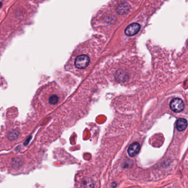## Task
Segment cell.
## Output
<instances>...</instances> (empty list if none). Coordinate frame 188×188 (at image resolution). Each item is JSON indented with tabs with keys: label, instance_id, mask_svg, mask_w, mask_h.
I'll return each mask as SVG.
<instances>
[{
	"label": "cell",
	"instance_id": "1",
	"mask_svg": "<svg viewBox=\"0 0 188 188\" xmlns=\"http://www.w3.org/2000/svg\"><path fill=\"white\" fill-rule=\"evenodd\" d=\"M90 59L89 57L86 54H81L76 57L75 59V66L78 69H84L86 68L89 63Z\"/></svg>",
	"mask_w": 188,
	"mask_h": 188
},
{
	"label": "cell",
	"instance_id": "2",
	"mask_svg": "<svg viewBox=\"0 0 188 188\" xmlns=\"http://www.w3.org/2000/svg\"><path fill=\"white\" fill-rule=\"evenodd\" d=\"M170 108L175 112H180L184 108V103L181 99L176 98L173 99L170 103Z\"/></svg>",
	"mask_w": 188,
	"mask_h": 188
},
{
	"label": "cell",
	"instance_id": "3",
	"mask_svg": "<svg viewBox=\"0 0 188 188\" xmlns=\"http://www.w3.org/2000/svg\"><path fill=\"white\" fill-rule=\"evenodd\" d=\"M140 25L137 23H133L129 25L125 30V33L129 36H132L137 34L140 29Z\"/></svg>",
	"mask_w": 188,
	"mask_h": 188
},
{
	"label": "cell",
	"instance_id": "4",
	"mask_svg": "<svg viewBox=\"0 0 188 188\" xmlns=\"http://www.w3.org/2000/svg\"><path fill=\"white\" fill-rule=\"evenodd\" d=\"M140 150V144L138 143H134L129 146L128 152L130 157H135L139 154Z\"/></svg>",
	"mask_w": 188,
	"mask_h": 188
},
{
	"label": "cell",
	"instance_id": "5",
	"mask_svg": "<svg viewBox=\"0 0 188 188\" xmlns=\"http://www.w3.org/2000/svg\"><path fill=\"white\" fill-rule=\"evenodd\" d=\"M188 123L186 119L184 118H179L178 119L176 123V128L178 131L182 132L187 128Z\"/></svg>",
	"mask_w": 188,
	"mask_h": 188
},
{
	"label": "cell",
	"instance_id": "6",
	"mask_svg": "<svg viewBox=\"0 0 188 188\" xmlns=\"http://www.w3.org/2000/svg\"><path fill=\"white\" fill-rule=\"evenodd\" d=\"M130 10V6L126 3H122L119 5L117 11L119 14H125L127 13Z\"/></svg>",
	"mask_w": 188,
	"mask_h": 188
},
{
	"label": "cell",
	"instance_id": "7",
	"mask_svg": "<svg viewBox=\"0 0 188 188\" xmlns=\"http://www.w3.org/2000/svg\"><path fill=\"white\" fill-rule=\"evenodd\" d=\"M94 183L93 180L89 178H85L81 182V188H94Z\"/></svg>",
	"mask_w": 188,
	"mask_h": 188
},
{
	"label": "cell",
	"instance_id": "8",
	"mask_svg": "<svg viewBox=\"0 0 188 188\" xmlns=\"http://www.w3.org/2000/svg\"><path fill=\"white\" fill-rule=\"evenodd\" d=\"M59 101V97L56 95H52L49 97V102L51 105H56Z\"/></svg>",
	"mask_w": 188,
	"mask_h": 188
},
{
	"label": "cell",
	"instance_id": "9",
	"mask_svg": "<svg viewBox=\"0 0 188 188\" xmlns=\"http://www.w3.org/2000/svg\"><path fill=\"white\" fill-rule=\"evenodd\" d=\"M18 135V133L17 131H13L8 134V138L11 140L16 139Z\"/></svg>",
	"mask_w": 188,
	"mask_h": 188
}]
</instances>
